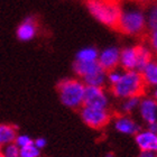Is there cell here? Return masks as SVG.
Returning a JSON list of instances; mask_svg holds the SVG:
<instances>
[{
    "label": "cell",
    "instance_id": "14",
    "mask_svg": "<svg viewBox=\"0 0 157 157\" xmlns=\"http://www.w3.org/2000/svg\"><path fill=\"white\" fill-rule=\"evenodd\" d=\"M17 137V127L13 124H0V145L13 144Z\"/></svg>",
    "mask_w": 157,
    "mask_h": 157
},
{
    "label": "cell",
    "instance_id": "19",
    "mask_svg": "<svg viewBox=\"0 0 157 157\" xmlns=\"http://www.w3.org/2000/svg\"><path fill=\"white\" fill-rule=\"evenodd\" d=\"M97 55H98V54H97V51H95V49L89 48V49H84V51H82V52L78 53V61H83V62H91V61H95Z\"/></svg>",
    "mask_w": 157,
    "mask_h": 157
},
{
    "label": "cell",
    "instance_id": "1",
    "mask_svg": "<svg viewBox=\"0 0 157 157\" xmlns=\"http://www.w3.org/2000/svg\"><path fill=\"white\" fill-rule=\"evenodd\" d=\"M149 89V83L145 78L143 72L128 71L124 76H120L117 83L111 85L110 92L120 98H139L146 94Z\"/></svg>",
    "mask_w": 157,
    "mask_h": 157
},
{
    "label": "cell",
    "instance_id": "2",
    "mask_svg": "<svg viewBox=\"0 0 157 157\" xmlns=\"http://www.w3.org/2000/svg\"><path fill=\"white\" fill-rule=\"evenodd\" d=\"M85 3L92 16L103 25H107L112 30L117 32L124 13L121 0H85Z\"/></svg>",
    "mask_w": 157,
    "mask_h": 157
},
{
    "label": "cell",
    "instance_id": "17",
    "mask_svg": "<svg viewBox=\"0 0 157 157\" xmlns=\"http://www.w3.org/2000/svg\"><path fill=\"white\" fill-rule=\"evenodd\" d=\"M103 75H105V73L102 72V71H100V72L94 73V74H92V75L85 76L84 78H85V82H86L89 85L100 88L101 84L103 83Z\"/></svg>",
    "mask_w": 157,
    "mask_h": 157
},
{
    "label": "cell",
    "instance_id": "5",
    "mask_svg": "<svg viewBox=\"0 0 157 157\" xmlns=\"http://www.w3.org/2000/svg\"><path fill=\"white\" fill-rule=\"evenodd\" d=\"M81 118L85 124L93 129H101L109 124L111 113L107 109L83 108L81 111Z\"/></svg>",
    "mask_w": 157,
    "mask_h": 157
},
{
    "label": "cell",
    "instance_id": "16",
    "mask_svg": "<svg viewBox=\"0 0 157 157\" xmlns=\"http://www.w3.org/2000/svg\"><path fill=\"white\" fill-rule=\"evenodd\" d=\"M145 78L147 80L149 85H156L157 82V70H156V62L151 61L144 70Z\"/></svg>",
    "mask_w": 157,
    "mask_h": 157
},
{
    "label": "cell",
    "instance_id": "20",
    "mask_svg": "<svg viewBox=\"0 0 157 157\" xmlns=\"http://www.w3.org/2000/svg\"><path fill=\"white\" fill-rule=\"evenodd\" d=\"M13 144L16 145L18 148H23L26 147V146H30V145H34V140L30 137L26 136V135H20V136H17Z\"/></svg>",
    "mask_w": 157,
    "mask_h": 157
},
{
    "label": "cell",
    "instance_id": "8",
    "mask_svg": "<svg viewBox=\"0 0 157 157\" xmlns=\"http://www.w3.org/2000/svg\"><path fill=\"white\" fill-rule=\"evenodd\" d=\"M136 144L141 151H156L157 136L151 131H140L136 135Z\"/></svg>",
    "mask_w": 157,
    "mask_h": 157
},
{
    "label": "cell",
    "instance_id": "12",
    "mask_svg": "<svg viewBox=\"0 0 157 157\" xmlns=\"http://www.w3.org/2000/svg\"><path fill=\"white\" fill-rule=\"evenodd\" d=\"M140 113L144 120L148 124L156 122V100L154 99H146L140 105Z\"/></svg>",
    "mask_w": 157,
    "mask_h": 157
},
{
    "label": "cell",
    "instance_id": "13",
    "mask_svg": "<svg viewBox=\"0 0 157 157\" xmlns=\"http://www.w3.org/2000/svg\"><path fill=\"white\" fill-rule=\"evenodd\" d=\"M135 48H136V67L140 72H143L145 67L153 61V54L140 45L135 46Z\"/></svg>",
    "mask_w": 157,
    "mask_h": 157
},
{
    "label": "cell",
    "instance_id": "24",
    "mask_svg": "<svg viewBox=\"0 0 157 157\" xmlns=\"http://www.w3.org/2000/svg\"><path fill=\"white\" fill-rule=\"evenodd\" d=\"M138 157H156L155 151H141Z\"/></svg>",
    "mask_w": 157,
    "mask_h": 157
},
{
    "label": "cell",
    "instance_id": "25",
    "mask_svg": "<svg viewBox=\"0 0 157 157\" xmlns=\"http://www.w3.org/2000/svg\"><path fill=\"white\" fill-rule=\"evenodd\" d=\"M149 131L156 134V122L155 124H149Z\"/></svg>",
    "mask_w": 157,
    "mask_h": 157
},
{
    "label": "cell",
    "instance_id": "7",
    "mask_svg": "<svg viewBox=\"0 0 157 157\" xmlns=\"http://www.w3.org/2000/svg\"><path fill=\"white\" fill-rule=\"evenodd\" d=\"M101 66L103 73H112L119 65L120 59H119V52L116 48L107 49L102 53L101 57L98 61Z\"/></svg>",
    "mask_w": 157,
    "mask_h": 157
},
{
    "label": "cell",
    "instance_id": "26",
    "mask_svg": "<svg viewBox=\"0 0 157 157\" xmlns=\"http://www.w3.org/2000/svg\"><path fill=\"white\" fill-rule=\"evenodd\" d=\"M105 157H115V156H113V154H112V153H108V154L105 155Z\"/></svg>",
    "mask_w": 157,
    "mask_h": 157
},
{
    "label": "cell",
    "instance_id": "4",
    "mask_svg": "<svg viewBox=\"0 0 157 157\" xmlns=\"http://www.w3.org/2000/svg\"><path fill=\"white\" fill-rule=\"evenodd\" d=\"M117 33L129 35V36H143L144 38H148V36L146 35L147 29H146L144 17L141 13H122Z\"/></svg>",
    "mask_w": 157,
    "mask_h": 157
},
{
    "label": "cell",
    "instance_id": "23",
    "mask_svg": "<svg viewBox=\"0 0 157 157\" xmlns=\"http://www.w3.org/2000/svg\"><path fill=\"white\" fill-rule=\"evenodd\" d=\"M46 139L45 138H38V139H36V140L34 141V145H35V147H37L38 149H40V148H44L46 146Z\"/></svg>",
    "mask_w": 157,
    "mask_h": 157
},
{
    "label": "cell",
    "instance_id": "11",
    "mask_svg": "<svg viewBox=\"0 0 157 157\" xmlns=\"http://www.w3.org/2000/svg\"><path fill=\"white\" fill-rule=\"evenodd\" d=\"M115 127L118 131L127 135H135L139 132V126L136 124L130 118L128 117H119L116 119Z\"/></svg>",
    "mask_w": 157,
    "mask_h": 157
},
{
    "label": "cell",
    "instance_id": "15",
    "mask_svg": "<svg viewBox=\"0 0 157 157\" xmlns=\"http://www.w3.org/2000/svg\"><path fill=\"white\" fill-rule=\"evenodd\" d=\"M120 62L126 71H132L136 67V48H124L121 52Z\"/></svg>",
    "mask_w": 157,
    "mask_h": 157
},
{
    "label": "cell",
    "instance_id": "29",
    "mask_svg": "<svg viewBox=\"0 0 157 157\" xmlns=\"http://www.w3.org/2000/svg\"><path fill=\"white\" fill-rule=\"evenodd\" d=\"M1 147H2V146H1V145H0V151H1Z\"/></svg>",
    "mask_w": 157,
    "mask_h": 157
},
{
    "label": "cell",
    "instance_id": "21",
    "mask_svg": "<svg viewBox=\"0 0 157 157\" xmlns=\"http://www.w3.org/2000/svg\"><path fill=\"white\" fill-rule=\"evenodd\" d=\"M2 154L5 157H19V148L17 147L13 143V144L6 145Z\"/></svg>",
    "mask_w": 157,
    "mask_h": 157
},
{
    "label": "cell",
    "instance_id": "22",
    "mask_svg": "<svg viewBox=\"0 0 157 157\" xmlns=\"http://www.w3.org/2000/svg\"><path fill=\"white\" fill-rule=\"evenodd\" d=\"M138 105V98H130L128 102L124 105V110L126 112H130Z\"/></svg>",
    "mask_w": 157,
    "mask_h": 157
},
{
    "label": "cell",
    "instance_id": "6",
    "mask_svg": "<svg viewBox=\"0 0 157 157\" xmlns=\"http://www.w3.org/2000/svg\"><path fill=\"white\" fill-rule=\"evenodd\" d=\"M107 98L101 88L88 85L84 88V94L82 100V105L92 109H107Z\"/></svg>",
    "mask_w": 157,
    "mask_h": 157
},
{
    "label": "cell",
    "instance_id": "3",
    "mask_svg": "<svg viewBox=\"0 0 157 157\" xmlns=\"http://www.w3.org/2000/svg\"><path fill=\"white\" fill-rule=\"evenodd\" d=\"M56 91L59 93L61 101L69 108L75 109L82 105L84 86L74 78H65L56 84Z\"/></svg>",
    "mask_w": 157,
    "mask_h": 157
},
{
    "label": "cell",
    "instance_id": "9",
    "mask_svg": "<svg viewBox=\"0 0 157 157\" xmlns=\"http://www.w3.org/2000/svg\"><path fill=\"white\" fill-rule=\"evenodd\" d=\"M74 71L78 75L85 78V76L92 75L94 73H98L100 71H102L101 66L99 64L98 61H91V62H83V61H76L74 63ZM103 72V71H102Z\"/></svg>",
    "mask_w": 157,
    "mask_h": 157
},
{
    "label": "cell",
    "instance_id": "10",
    "mask_svg": "<svg viewBox=\"0 0 157 157\" xmlns=\"http://www.w3.org/2000/svg\"><path fill=\"white\" fill-rule=\"evenodd\" d=\"M36 29H37L36 20L34 19L33 17H30V18H27V19L18 27L17 34H18L19 39H21V40H28V39L33 38V37L35 36Z\"/></svg>",
    "mask_w": 157,
    "mask_h": 157
},
{
    "label": "cell",
    "instance_id": "27",
    "mask_svg": "<svg viewBox=\"0 0 157 157\" xmlns=\"http://www.w3.org/2000/svg\"><path fill=\"white\" fill-rule=\"evenodd\" d=\"M130 1H135V2H138L139 5H140V2H141V0H130Z\"/></svg>",
    "mask_w": 157,
    "mask_h": 157
},
{
    "label": "cell",
    "instance_id": "28",
    "mask_svg": "<svg viewBox=\"0 0 157 157\" xmlns=\"http://www.w3.org/2000/svg\"><path fill=\"white\" fill-rule=\"evenodd\" d=\"M0 157H5V156H3V154H2V151H0Z\"/></svg>",
    "mask_w": 157,
    "mask_h": 157
},
{
    "label": "cell",
    "instance_id": "18",
    "mask_svg": "<svg viewBox=\"0 0 157 157\" xmlns=\"http://www.w3.org/2000/svg\"><path fill=\"white\" fill-rule=\"evenodd\" d=\"M39 149L35 147V145L19 148V157H39Z\"/></svg>",
    "mask_w": 157,
    "mask_h": 157
}]
</instances>
